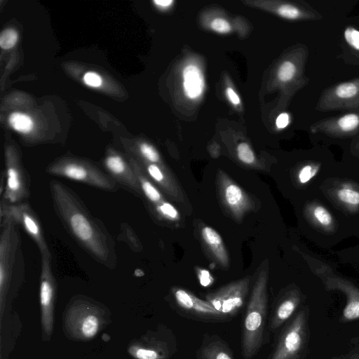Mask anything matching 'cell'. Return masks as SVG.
<instances>
[{
    "label": "cell",
    "mask_w": 359,
    "mask_h": 359,
    "mask_svg": "<svg viewBox=\"0 0 359 359\" xmlns=\"http://www.w3.org/2000/svg\"><path fill=\"white\" fill-rule=\"evenodd\" d=\"M53 207L64 228L95 261L109 269L118 264L115 242L102 220L95 217L81 198L69 187L49 182Z\"/></svg>",
    "instance_id": "6da1fadb"
},
{
    "label": "cell",
    "mask_w": 359,
    "mask_h": 359,
    "mask_svg": "<svg viewBox=\"0 0 359 359\" xmlns=\"http://www.w3.org/2000/svg\"><path fill=\"white\" fill-rule=\"evenodd\" d=\"M268 272L262 270L252 286L242 325L241 353L243 359H253L269 341Z\"/></svg>",
    "instance_id": "7a4b0ae2"
},
{
    "label": "cell",
    "mask_w": 359,
    "mask_h": 359,
    "mask_svg": "<svg viewBox=\"0 0 359 359\" xmlns=\"http://www.w3.org/2000/svg\"><path fill=\"white\" fill-rule=\"evenodd\" d=\"M0 310L8 295L22 283L25 262L19 226L10 217H0Z\"/></svg>",
    "instance_id": "3957f363"
},
{
    "label": "cell",
    "mask_w": 359,
    "mask_h": 359,
    "mask_svg": "<svg viewBox=\"0 0 359 359\" xmlns=\"http://www.w3.org/2000/svg\"><path fill=\"white\" fill-rule=\"evenodd\" d=\"M101 304L85 296H75L69 302L63 317L66 336L76 341L94 338L107 325L109 314Z\"/></svg>",
    "instance_id": "277c9868"
},
{
    "label": "cell",
    "mask_w": 359,
    "mask_h": 359,
    "mask_svg": "<svg viewBox=\"0 0 359 359\" xmlns=\"http://www.w3.org/2000/svg\"><path fill=\"white\" fill-rule=\"evenodd\" d=\"M46 172L105 191L116 192L121 188L106 172L82 160L66 158L57 161L48 165Z\"/></svg>",
    "instance_id": "5b68a950"
},
{
    "label": "cell",
    "mask_w": 359,
    "mask_h": 359,
    "mask_svg": "<svg viewBox=\"0 0 359 359\" xmlns=\"http://www.w3.org/2000/svg\"><path fill=\"white\" fill-rule=\"evenodd\" d=\"M308 341L307 313L302 309L285 324L268 359H302Z\"/></svg>",
    "instance_id": "8992f818"
},
{
    "label": "cell",
    "mask_w": 359,
    "mask_h": 359,
    "mask_svg": "<svg viewBox=\"0 0 359 359\" xmlns=\"http://www.w3.org/2000/svg\"><path fill=\"white\" fill-rule=\"evenodd\" d=\"M311 271L323 282L326 290H339L346 297V304L340 318L342 322L359 319V288L353 283L335 275L327 264L304 253H302Z\"/></svg>",
    "instance_id": "52a82bcc"
},
{
    "label": "cell",
    "mask_w": 359,
    "mask_h": 359,
    "mask_svg": "<svg viewBox=\"0 0 359 359\" xmlns=\"http://www.w3.org/2000/svg\"><path fill=\"white\" fill-rule=\"evenodd\" d=\"M177 351L175 334L169 327L160 325L133 341L128 348L134 359H169Z\"/></svg>",
    "instance_id": "ba28073f"
},
{
    "label": "cell",
    "mask_w": 359,
    "mask_h": 359,
    "mask_svg": "<svg viewBox=\"0 0 359 359\" xmlns=\"http://www.w3.org/2000/svg\"><path fill=\"white\" fill-rule=\"evenodd\" d=\"M31 195V180L16 156L9 153L5 172L1 174L0 203L13 205L25 202Z\"/></svg>",
    "instance_id": "9c48e42d"
},
{
    "label": "cell",
    "mask_w": 359,
    "mask_h": 359,
    "mask_svg": "<svg viewBox=\"0 0 359 359\" xmlns=\"http://www.w3.org/2000/svg\"><path fill=\"white\" fill-rule=\"evenodd\" d=\"M8 217L30 236L38 247L41 257L52 258L38 215L27 202L13 205L0 203V217Z\"/></svg>",
    "instance_id": "30bf717a"
},
{
    "label": "cell",
    "mask_w": 359,
    "mask_h": 359,
    "mask_svg": "<svg viewBox=\"0 0 359 359\" xmlns=\"http://www.w3.org/2000/svg\"><path fill=\"white\" fill-rule=\"evenodd\" d=\"M174 309L182 316L203 323H222L230 320L219 313L208 301L197 297L180 287L172 289Z\"/></svg>",
    "instance_id": "8fae6325"
},
{
    "label": "cell",
    "mask_w": 359,
    "mask_h": 359,
    "mask_svg": "<svg viewBox=\"0 0 359 359\" xmlns=\"http://www.w3.org/2000/svg\"><path fill=\"white\" fill-rule=\"evenodd\" d=\"M250 278L231 282L208 293V301L219 313L232 319L243 307L249 292Z\"/></svg>",
    "instance_id": "7c38bea8"
},
{
    "label": "cell",
    "mask_w": 359,
    "mask_h": 359,
    "mask_svg": "<svg viewBox=\"0 0 359 359\" xmlns=\"http://www.w3.org/2000/svg\"><path fill=\"white\" fill-rule=\"evenodd\" d=\"M319 111L359 110V78L330 86L322 93L316 107Z\"/></svg>",
    "instance_id": "4fadbf2b"
},
{
    "label": "cell",
    "mask_w": 359,
    "mask_h": 359,
    "mask_svg": "<svg viewBox=\"0 0 359 359\" xmlns=\"http://www.w3.org/2000/svg\"><path fill=\"white\" fill-rule=\"evenodd\" d=\"M40 306L43 337L48 340L52 335L54 323V308L57 294L52 258L41 257Z\"/></svg>",
    "instance_id": "5bb4252c"
},
{
    "label": "cell",
    "mask_w": 359,
    "mask_h": 359,
    "mask_svg": "<svg viewBox=\"0 0 359 359\" xmlns=\"http://www.w3.org/2000/svg\"><path fill=\"white\" fill-rule=\"evenodd\" d=\"M310 130L333 137L355 135L359 132V110L319 120L311 124Z\"/></svg>",
    "instance_id": "9a60e30c"
},
{
    "label": "cell",
    "mask_w": 359,
    "mask_h": 359,
    "mask_svg": "<svg viewBox=\"0 0 359 359\" xmlns=\"http://www.w3.org/2000/svg\"><path fill=\"white\" fill-rule=\"evenodd\" d=\"M106 173L121 187L127 189L134 194L142 196L136 173L131 165L117 154H110L104 161Z\"/></svg>",
    "instance_id": "2e32d148"
},
{
    "label": "cell",
    "mask_w": 359,
    "mask_h": 359,
    "mask_svg": "<svg viewBox=\"0 0 359 359\" xmlns=\"http://www.w3.org/2000/svg\"><path fill=\"white\" fill-rule=\"evenodd\" d=\"M302 300L301 292L296 287L290 288L273 304L269 316L268 331L274 332L294 314Z\"/></svg>",
    "instance_id": "e0dca14e"
},
{
    "label": "cell",
    "mask_w": 359,
    "mask_h": 359,
    "mask_svg": "<svg viewBox=\"0 0 359 359\" xmlns=\"http://www.w3.org/2000/svg\"><path fill=\"white\" fill-rule=\"evenodd\" d=\"M222 198L232 215L239 219L251 208L250 200L244 191L225 176L220 177Z\"/></svg>",
    "instance_id": "ac0fdd59"
},
{
    "label": "cell",
    "mask_w": 359,
    "mask_h": 359,
    "mask_svg": "<svg viewBox=\"0 0 359 359\" xmlns=\"http://www.w3.org/2000/svg\"><path fill=\"white\" fill-rule=\"evenodd\" d=\"M331 198L343 208L353 212L359 209V184L338 182L328 191Z\"/></svg>",
    "instance_id": "d6986e66"
},
{
    "label": "cell",
    "mask_w": 359,
    "mask_h": 359,
    "mask_svg": "<svg viewBox=\"0 0 359 359\" xmlns=\"http://www.w3.org/2000/svg\"><path fill=\"white\" fill-rule=\"evenodd\" d=\"M196 356V359H234L228 344L216 334L204 336Z\"/></svg>",
    "instance_id": "ffe728a7"
},
{
    "label": "cell",
    "mask_w": 359,
    "mask_h": 359,
    "mask_svg": "<svg viewBox=\"0 0 359 359\" xmlns=\"http://www.w3.org/2000/svg\"><path fill=\"white\" fill-rule=\"evenodd\" d=\"M305 214L316 228L331 233L335 229V222L330 212L321 203L313 201L306 206Z\"/></svg>",
    "instance_id": "44dd1931"
},
{
    "label": "cell",
    "mask_w": 359,
    "mask_h": 359,
    "mask_svg": "<svg viewBox=\"0 0 359 359\" xmlns=\"http://www.w3.org/2000/svg\"><path fill=\"white\" fill-rule=\"evenodd\" d=\"M202 238L220 264L226 266L229 263L228 254L219 234L210 226L201 230Z\"/></svg>",
    "instance_id": "7402d4cb"
},
{
    "label": "cell",
    "mask_w": 359,
    "mask_h": 359,
    "mask_svg": "<svg viewBox=\"0 0 359 359\" xmlns=\"http://www.w3.org/2000/svg\"><path fill=\"white\" fill-rule=\"evenodd\" d=\"M130 163L136 173L142 192V196H144L149 205H154L163 201L162 194L155 187L149 177L144 173L140 164L134 161H131Z\"/></svg>",
    "instance_id": "603a6c76"
},
{
    "label": "cell",
    "mask_w": 359,
    "mask_h": 359,
    "mask_svg": "<svg viewBox=\"0 0 359 359\" xmlns=\"http://www.w3.org/2000/svg\"><path fill=\"white\" fill-rule=\"evenodd\" d=\"M183 76L186 95L192 99L198 97L204 88L203 76L200 69L194 65H189L184 69Z\"/></svg>",
    "instance_id": "cb8c5ba5"
},
{
    "label": "cell",
    "mask_w": 359,
    "mask_h": 359,
    "mask_svg": "<svg viewBox=\"0 0 359 359\" xmlns=\"http://www.w3.org/2000/svg\"><path fill=\"white\" fill-rule=\"evenodd\" d=\"M140 165L151 181L156 182L164 189L168 190L169 189L168 178L158 165L148 163H145L144 166Z\"/></svg>",
    "instance_id": "d4e9b609"
},
{
    "label": "cell",
    "mask_w": 359,
    "mask_h": 359,
    "mask_svg": "<svg viewBox=\"0 0 359 359\" xmlns=\"http://www.w3.org/2000/svg\"><path fill=\"white\" fill-rule=\"evenodd\" d=\"M10 125L17 131L22 133H29L34 126L32 118L22 113L14 112L9 116Z\"/></svg>",
    "instance_id": "484cf974"
},
{
    "label": "cell",
    "mask_w": 359,
    "mask_h": 359,
    "mask_svg": "<svg viewBox=\"0 0 359 359\" xmlns=\"http://www.w3.org/2000/svg\"><path fill=\"white\" fill-rule=\"evenodd\" d=\"M149 207L151 212L158 217L172 220L177 219L179 217L178 212L175 207L165 201L157 205H149Z\"/></svg>",
    "instance_id": "4316f807"
},
{
    "label": "cell",
    "mask_w": 359,
    "mask_h": 359,
    "mask_svg": "<svg viewBox=\"0 0 359 359\" xmlns=\"http://www.w3.org/2000/svg\"><path fill=\"white\" fill-rule=\"evenodd\" d=\"M119 239L127 243L132 250H141V244L136 233L127 224H121Z\"/></svg>",
    "instance_id": "83f0119b"
},
{
    "label": "cell",
    "mask_w": 359,
    "mask_h": 359,
    "mask_svg": "<svg viewBox=\"0 0 359 359\" xmlns=\"http://www.w3.org/2000/svg\"><path fill=\"white\" fill-rule=\"evenodd\" d=\"M320 167V163L316 162H311L304 165L298 171V182L302 184H307L317 175Z\"/></svg>",
    "instance_id": "f1b7e54d"
},
{
    "label": "cell",
    "mask_w": 359,
    "mask_h": 359,
    "mask_svg": "<svg viewBox=\"0 0 359 359\" xmlns=\"http://www.w3.org/2000/svg\"><path fill=\"white\" fill-rule=\"evenodd\" d=\"M298 74V67L290 60L284 61L279 67L278 71V79L283 82H290L293 80Z\"/></svg>",
    "instance_id": "f546056e"
},
{
    "label": "cell",
    "mask_w": 359,
    "mask_h": 359,
    "mask_svg": "<svg viewBox=\"0 0 359 359\" xmlns=\"http://www.w3.org/2000/svg\"><path fill=\"white\" fill-rule=\"evenodd\" d=\"M18 35L13 29H6L0 35V46L4 49L13 47L18 41Z\"/></svg>",
    "instance_id": "4dcf8cb0"
},
{
    "label": "cell",
    "mask_w": 359,
    "mask_h": 359,
    "mask_svg": "<svg viewBox=\"0 0 359 359\" xmlns=\"http://www.w3.org/2000/svg\"><path fill=\"white\" fill-rule=\"evenodd\" d=\"M139 151L143 158L149 163H156L159 161L160 157L156 150L147 143H141Z\"/></svg>",
    "instance_id": "1f68e13d"
},
{
    "label": "cell",
    "mask_w": 359,
    "mask_h": 359,
    "mask_svg": "<svg viewBox=\"0 0 359 359\" xmlns=\"http://www.w3.org/2000/svg\"><path fill=\"white\" fill-rule=\"evenodd\" d=\"M237 154L238 158L246 164H251L255 161V155L250 146L245 142L238 145Z\"/></svg>",
    "instance_id": "d6a6232c"
},
{
    "label": "cell",
    "mask_w": 359,
    "mask_h": 359,
    "mask_svg": "<svg viewBox=\"0 0 359 359\" xmlns=\"http://www.w3.org/2000/svg\"><path fill=\"white\" fill-rule=\"evenodd\" d=\"M344 39L353 49L359 51V31L354 27H346L344 31Z\"/></svg>",
    "instance_id": "836d02e7"
},
{
    "label": "cell",
    "mask_w": 359,
    "mask_h": 359,
    "mask_svg": "<svg viewBox=\"0 0 359 359\" xmlns=\"http://www.w3.org/2000/svg\"><path fill=\"white\" fill-rule=\"evenodd\" d=\"M211 29L220 33H227L231 30L229 23L224 19L215 18L210 24Z\"/></svg>",
    "instance_id": "e575fe53"
},
{
    "label": "cell",
    "mask_w": 359,
    "mask_h": 359,
    "mask_svg": "<svg viewBox=\"0 0 359 359\" xmlns=\"http://www.w3.org/2000/svg\"><path fill=\"white\" fill-rule=\"evenodd\" d=\"M85 83L91 87H99L102 83V78L95 72H89L83 76Z\"/></svg>",
    "instance_id": "d590c367"
},
{
    "label": "cell",
    "mask_w": 359,
    "mask_h": 359,
    "mask_svg": "<svg viewBox=\"0 0 359 359\" xmlns=\"http://www.w3.org/2000/svg\"><path fill=\"white\" fill-rule=\"evenodd\" d=\"M198 278L201 284L203 286H208L212 282V278L211 275L206 270L200 269L198 271Z\"/></svg>",
    "instance_id": "8d00e7d4"
},
{
    "label": "cell",
    "mask_w": 359,
    "mask_h": 359,
    "mask_svg": "<svg viewBox=\"0 0 359 359\" xmlns=\"http://www.w3.org/2000/svg\"><path fill=\"white\" fill-rule=\"evenodd\" d=\"M289 121V115L287 113H282L276 118V124L278 128H284L288 125Z\"/></svg>",
    "instance_id": "74e56055"
},
{
    "label": "cell",
    "mask_w": 359,
    "mask_h": 359,
    "mask_svg": "<svg viewBox=\"0 0 359 359\" xmlns=\"http://www.w3.org/2000/svg\"><path fill=\"white\" fill-rule=\"evenodd\" d=\"M226 95L229 99V100L233 104H238L240 103V99L237 94L234 92V90L231 88H227L226 89Z\"/></svg>",
    "instance_id": "f35d334b"
},
{
    "label": "cell",
    "mask_w": 359,
    "mask_h": 359,
    "mask_svg": "<svg viewBox=\"0 0 359 359\" xmlns=\"http://www.w3.org/2000/svg\"><path fill=\"white\" fill-rule=\"evenodd\" d=\"M154 2L161 7H168L172 4V0H155Z\"/></svg>",
    "instance_id": "ab89813d"
},
{
    "label": "cell",
    "mask_w": 359,
    "mask_h": 359,
    "mask_svg": "<svg viewBox=\"0 0 359 359\" xmlns=\"http://www.w3.org/2000/svg\"><path fill=\"white\" fill-rule=\"evenodd\" d=\"M354 147L355 149L359 151V135L357 136V137L355 139L354 141Z\"/></svg>",
    "instance_id": "60d3db41"
}]
</instances>
